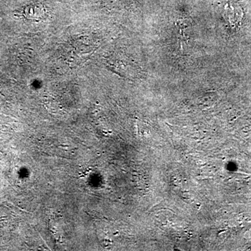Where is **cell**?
<instances>
[{
  "label": "cell",
  "mask_w": 251,
  "mask_h": 251,
  "mask_svg": "<svg viewBox=\"0 0 251 251\" xmlns=\"http://www.w3.org/2000/svg\"><path fill=\"white\" fill-rule=\"evenodd\" d=\"M201 103L204 105H213L216 100L215 92H206L201 98Z\"/></svg>",
  "instance_id": "obj_3"
},
{
  "label": "cell",
  "mask_w": 251,
  "mask_h": 251,
  "mask_svg": "<svg viewBox=\"0 0 251 251\" xmlns=\"http://www.w3.org/2000/svg\"><path fill=\"white\" fill-rule=\"evenodd\" d=\"M224 16L232 27L239 25L242 18V9L232 2H228L224 7Z\"/></svg>",
  "instance_id": "obj_1"
},
{
  "label": "cell",
  "mask_w": 251,
  "mask_h": 251,
  "mask_svg": "<svg viewBox=\"0 0 251 251\" xmlns=\"http://www.w3.org/2000/svg\"><path fill=\"white\" fill-rule=\"evenodd\" d=\"M45 14V9L39 4L27 6L25 11V15L29 19L39 20L44 18Z\"/></svg>",
  "instance_id": "obj_2"
}]
</instances>
